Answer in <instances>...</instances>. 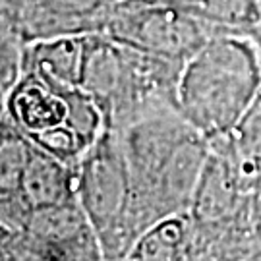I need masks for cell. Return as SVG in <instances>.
<instances>
[{
	"instance_id": "16",
	"label": "cell",
	"mask_w": 261,
	"mask_h": 261,
	"mask_svg": "<svg viewBox=\"0 0 261 261\" xmlns=\"http://www.w3.org/2000/svg\"><path fill=\"white\" fill-rule=\"evenodd\" d=\"M253 224H255V234L261 242V192L255 199V211H253Z\"/></svg>"
},
{
	"instance_id": "15",
	"label": "cell",
	"mask_w": 261,
	"mask_h": 261,
	"mask_svg": "<svg viewBox=\"0 0 261 261\" xmlns=\"http://www.w3.org/2000/svg\"><path fill=\"white\" fill-rule=\"evenodd\" d=\"M28 43L18 31L0 23V97L8 93L23 72Z\"/></svg>"
},
{
	"instance_id": "9",
	"label": "cell",
	"mask_w": 261,
	"mask_h": 261,
	"mask_svg": "<svg viewBox=\"0 0 261 261\" xmlns=\"http://www.w3.org/2000/svg\"><path fill=\"white\" fill-rule=\"evenodd\" d=\"M2 261H97L101 242L80 199L28 213L14 226H0Z\"/></svg>"
},
{
	"instance_id": "18",
	"label": "cell",
	"mask_w": 261,
	"mask_h": 261,
	"mask_svg": "<svg viewBox=\"0 0 261 261\" xmlns=\"http://www.w3.org/2000/svg\"><path fill=\"white\" fill-rule=\"evenodd\" d=\"M111 2H116V0H111Z\"/></svg>"
},
{
	"instance_id": "6",
	"label": "cell",
	"mask_w": 261,
	"mask_h": 261,
	"mask_svg": "<svg viewBox=\"0 0 261 261\" xmlns=\"http://www.w3.org/2000/svg\"><path fill=\"white\" fill-rule=\"evenodd\" d=\"M77 199L93 224L105 261L128 259L138 230L120 136L105 130L77 165Z\"/></svg>"
},
{
	"instance_id": "1",
	"label": "cell",
	"mask_w": 261,
	"mask_h": 261,
	"mask_svg": "<svg viewBox=\"0 0 261 261\" xmlns=\"http://www.w3.org/2000/svg\"><path fill=\"white\" fill-rule=\"evenodd\" d=\"M116 134L130 174L140 238L155 223L190 209L211 145L178 111L147 116Z\"/></svg>"
},
{
	"instance_id": "12",
	"label": "cell",
	"mask_w": 261,
	"mask_h": 261,
	"mask_svg": "<svg viewBox=\"0 0 261 261\" xmlns=\"http://www.w3.org/2000/svg\"><path fill=\"white\" fill-rule=\"evenodd\" d=\"M130 261H194V226L186 213L167 217L136 240Z\"/></svg>"
},
{
	"instance_id": "13",
	"label": "cell",
	"mask_w": 261,
	"mask_h": 261,
	"mask_svg": "<svg viewBox=\"0 0 261 261\" xmlns=\"http://www.w3.org/2000/svg\"><path fill=\"white\" fill-rule=\"evenodd\" d=\"M217 35H255L261 31L259 0H178Z\"/></svg>"
},
{
	"instance_id": "2",
	"label": "cell",
	"mask_w": 261,
	"mask_h": 261,
	"mask_svg": "<svg viewBox=\"0 0 261 261\" xmlns=\"http://www.w3.org/2000/svg\"><path fill=\"white\" fill-rule=\"evenodd\" d=\"M182 66L93 33L87 39L82 87L99 107L105 130L118 132L159 112L178 111Z\"/></svg>"
},
{
	"instance_id": "3",
	"label": "cell",
	"mask_w": 261,
	"mask_h": 261,
	"mask_svg": "<svg viewBox=\"0 0 261 261\" xmlns=\"http://www.w3.org/2000/svg\"><path fill=\"white\" fill-rule=\"evenodd\" d=\"M261 93L253 35H219L188 58L178 82V112L213 140L240 122Z\"/></svg>"
},
{
	"instance_id": "17",
	"label": "cell",
	"mask_w": 261,
	"mask_h": 261,
	"mask_svg": "<svg viewBox=\"0 0 261 261\" xmlns=\"http://www.w3.org/2000/svg\"><path fill=\"white\" fill-rule=\"evenodd\" d=\"M253 41H255V47H257V53H259V60H261V31L253 35Z\"/></svg>"
},
{
	"instance_id": "14",
	"label": "cell",
	"mask_w": 261,
	"mask_h": 261,
	"mask_svg": "<svg viewBox=\"0 0 261 261\" xmlns=\"http://www.w3.org/2000/svg\"><path fill=\"white\" fill-rule=\"evenodd\" d=\"M209 141L223 145L236 163L261 184V93L232 130Z\"/></svg>"
},
{
	"instance_id": "7",
	"label": "cell",
	"mask_w": 261,
	"mask_h": 261,
	"mask_svg": "<svg viewBox=\"0 0 261 261\" xmlns=\"http://www.w3.org/2000/svg\"><path fill=\"white\" fill-rule=\"evenodd\" d=\"M77 199V167L37 147L0 112V226Z\"/></svg>"
},
{
	"instance_id": "19",
	"label": "cell",
	"mask_w": 261,
	"mask_h": 261,
	"mask_svg": "<svg viewBox=\"0 0 261 261\" xmlns=\"http://www.w3.org/2000/svg\"><path fill=\"white\" fill-rule=\"evenodd\" d=\"M259 4H261V0H259Z\"/></svg>"
},
{
	"instance_id": "11",
	"label": "cell",
	"mask_w": 261,
	"mask_h": 261,
	"mask_svg": "<svg viewBox=\"0 0 261 261\" xmlns=\"http://www.w3.org/2000/svg\"><path fill=\"white\" fill-rule=\"evenodd\" d=\"M87 39L89 35H77L31 43L25 48L23 70H33L48 77H55L58 82L82 87Z\"/></svg>"
},
{
	"instance_id": "10",
	"label": "cell",
	"mask_w": 261,
	"mask_h": 261,
	"mask_svg": "<svg viewBox=\"0 0 261 261\" xmlns=\"http://www.w3.org/2000/svg\"><path fill=\"white\" fill-rule=\"evenodd\" d=\"M111 0H0V23L31 45L45 39L105 33Z\"/></svg>"
},
{
	"instance_id": "8",
	"label": "cell",
	"mask_w": 261,
	"mask_h": 261,
	"mask_svg": "<svg viewBox=\"0 0 261 261\" xmlns=\"http://www.w3.org/2000/svg\"><path fill=\"white\" fill-rule=\"evenodd\" d=\"M105 35L182 64L207 41L219 37L178 0H116L109 12Z\"/></svg>"
},
{
	"instance_id": "5",
	"label": "cell",
	"mask_w": 261,
	"mask_h": 261,
	"mask_svg": "<svg viewBox=\"0 0 261 261\" xmlns=\"http://www.w3.org/2000/svg\"><path fill=\"white\" fill-rule=\"evenodd\" d=\"M2 114L37 147L77 167L105 132L103 114L80 85L23 70L2 97Z\"/></svg>"
},
{
	"instance_id": "4",
	"label": "cell",
	"mask_w": 261,
	"mask_h": 261,
	"mask_svg": "<svg viewBox=\"0 0 261 261\" xmlns=\"http://www.w3.org/2000/svg\"><path fill=\"white\" fill-rule=\"evenodd\" d=\"M188 215L194 226V261L261 259L253 211L261 184L219 143H211Z\"/></svg>"
}]
</instances>
